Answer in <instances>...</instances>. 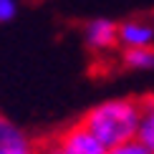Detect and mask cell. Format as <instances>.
Listing matches in <instances>:
<instances>
[{
  "label": "cell",
  "instance_id": "1",
  "mask_svg": "<svg viewBox=\"0 0 154 154\" xmlns=\"http://www.w3.org/2000/svg\"><path fill=\"white\" fill-rule=\"evenodd\" d=\"M79 121L104 144V149H114L137 137L139 121H142V94L104 101L81 114Z\"/></svg>",
  "mask_w": 154,
  "mask_h": 154
},
{
  "label": "cell",
  "instance_id": "2",
  "mask_svg": "<svg viewBox=\"0 0 154 154\" xmlns=\"http://www.w3.org/2000/svg\"><path fill=\"white\" fill-rule=\"evenodd\" d=\"M56 139H58L63 154H106L104 144H101L79 119H73L71 124L56 129Z\"/></svg>",
  "mask_w": 154,
  "mask_h": 154
},
{
  "label": "cell",
  "instance_id": "3",
  "mask_svg": "<svg viewBox=\"0 0 154 154\" xmlns=\"http://www.w3.org/2000/svg\"><path fill=\"white\" fill-rule=\"evenodd\" d=\"M0 154H35L33 139H28L3 114H0Z\"/></svg>",
  "mask_w": 154,
  "mask_h": 154
},
{
  "label": "cell",
  "instance_id": "4",
  "mask_svg": "<svg viewBox=\"0 0 154 154\" xmlns=\"http://www.w3.org/2000/svg\"><path fill=\"white\" fill-rule=\"evenodd\" d=\"M86 41L91 46L94 53H101V51H114L119 46V25L109 23V20H94L86 25Z\"/></svg>",
  "mask_w": 154,
  "mask_h": 154
},
{
  "label": "cell",
  "instance_id": "5",
  "mask_svg": "<svg viewBox=\"0 0 154 154\" xmlns=\"http://www.w3.org/2000/svg\"><path fill=\"white\" fill-rule=\"evenodd\" d=\"M121 68H149L154 66V46L142 43V46H129L119 53Z\"/></svg>",
  "mask_w": 154,
  "mask_h": 154
},
{
  "label": "cell",
  "instance_id": "6",
  "mask_svg": "<svg viewBox=\"0 0 154 154\" xmlns=\"http://www.w3.org/2000/svg\"><path fill=\"white\" fill-rule=\"evenodd\" d=\"M137 139L154 152V94H142V121Z\"/></svg>",
  "mask_w": 154,
  "mask_h": 154
},
{
  "label": "cell",
  "instance_id": "7",
  "mask_svg": "<svg viewBox=\"0 0 154 154\" xmlns=\"http://www.w3.org/2000/svg\"><path fill=\"white\" fill-rule=\"evenodd\" d=\"M119 38L129 46H142V43H149L152 41V30L144 28V25H137V23H124L119 25Z\"/></svg>",
  "mask_w": 154,
  "mask_h": 154
},
{
  "label": "cell",
  "instance_id": "8",
  "mask_svg": "<svg viewBox=\"0 0 154 154\" xmlns=\"http://www.w3.org/2000/svg\"><path fill=\"white\" fill-rule=\"evenodd\" d=\"M33 149H35V154H63L58 139H56V131L33 137Z\"/></svg>",
  "mask_w": 154,
  "mask_h": 154
},
{
  "label": "cell",
  "instance_id": "9",
  "mask_svg": "<svg viewBox=\"0 0 154 154\" xmlns=\"http://www.w3.org/2000/svg\"><path fill=\"white\" fill-rule=\"evenodd\" d=\"M106 154H154V152L144 142H139V139L134 137V139H129V142H124V144L114 146V149H109Z\"/></svg>",
  "mask_w": 154,
  "mask_h": 154
},
{
  "label": "cell",
  "instance_id": "10",
  "mask_svg": "<svg viewBox=\"0 0 154 154\" xmlns=\"http://www.w3.org/2000/svg\"><path fill=\"white\" fill-rule=\"evenodd\" d=\"M13 13H15L13 0H0V20H8V18H13Z\"/></svg>",
  "mask_w": 154,
  "mask_h": 154
}]
</instances>
